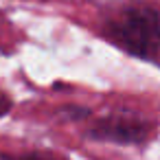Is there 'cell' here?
<instances>
[{
	"label": "cell",
	"mask_w": 160,
	"mask_h": 160,
	"mask_svg": "<svg viewBox=\"0 0 160 160\" xmlns=\"http://www.w3.org/2000/svg\"><path fill=\"white\" fill-rule=\"evenodd\" d=\"M88 134L97 140L118 142V145H142L153 136V123L136 114H108L94 118Z\"/></svg>",
	"instance_id": "6da1fadb"
},
{
	"label": "cell",
	"mask_w": 160,
	"mask_h": 160,
	"mask_svg": "<svg viewBox=\"0 0 160 160\" xmlns=\"http://www.w3.org/2000/svg\"><path fill=\"white\" fill-rule=\"evenodd\" d=\"M5 160H66V158L57 153H48V151H27L20 156H9Z\"/></svg>",
	"instance_id": "7a4b0ae2"
},
{
	"label": "cell",
	"mask_w": 160,
	"mask_h": 160,
	"mask_svg": "<svg viewBox=\"0 0 160 160\" xmlns=\"http://www.w3.org/2000/svg\"><path fill=\"white\" fill-rule=\"evenodd\" d=\"M11 108H13L11 97H9L5 90H0V118H2V116H7V114L11 112Z\"/></svg>",
	"instance_id": "3957f363"
}]
</instances>
